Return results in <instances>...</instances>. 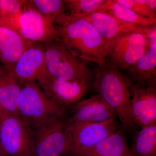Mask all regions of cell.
Listing matches in <instances>:
<instances>
[{
    "label": "cell",
    "instance_id": "obj_1",
    "mask_svg": "<svg viewBox=\"0 0 156 156\" xmlns=\"http://www.w3.org/2000/svg\"><path fill=\"white\" fill-rule=\"evenodd\" d=\"M59 41L81 61L103 64L108 59L107 42L87 19L66 12L54 22Z\"/></svg>",
    "mask_w": 156,
    "mask_h": 156
},
{
    "label": "cell",
    "instance_id": "obj_2",
    "mask_svg": "<svg viewBox=\"0 0 156 156\" xmlns=\"http://www.w3.org/2000/svg\"><path fill=\"white\" fill-rule=\"evenodd\" d=\"M92 87L97 94L113 110L125 131L136 130L130 110L131 94L126 76L108 58L93 71Z\"/></svg>",
    "mask_w": 156,
    "mask_h": 156
},
{
    "label": "cell",
    "instance_id": "obj_3",
    "mask_svg": "<svg viewBox=\"0 0 156 156\" xmlns=\"http://www.w3.org/2000/svg\"><path fill=\"white\" fill-rule=\"evenodd\" d=\"M0 24L12 29L29 41L45 44L59 40L54 23L32 8L27 1L17 14L1 17Z\"/></svg>",
    "mask_w": 156,
    "mask_h": 156
},
{
    "label": "cell",
    "instance_id": "obj_4",
    "mask_svg": "<svg viewBox=\"0 0 156 156\" xmlns=\"http://www.w3.org/2000/svg\"><path fill=\"white\" fill-rule=\"evenodd\" d=\"M45 63L50 75L63 80H78L92 84L93 71L58 41L44 44Z\"/></svg>",
    "mask_w": 156,
    "mask_h": 156
},
{
    "label": "cell",
    "instance_id": "obj_5",
    "mask_svg": "<svg viewBox=\"0 0 156 156\" xmlns=\"http://www.w3.org/2000/svg\"><path fill=\"white\" fill-rule=\"evenodd\" d=\"M66 113V108L50 99L37 82L21 86L17 114L33 128L50 117Z\"/></svg>",
    "mask_w": 156,
    "mask_h": 156
},
{
    "label": "cell",
    "instance_id": "obj_6",
    "mask_svg": "<svg viewBox=\"0 0 156 156\" xmlns=\"http://www.w3.org/2000/svg\"><path fill=\"white\" fill-rule=\"evenodd\" d=\"M69 124L67 112L50 117L34 128V156L67 154Z\"/></svg>",
    "mask_w": 156,
    "mask_h": 156
},
{
    "label": "cell",
    "instance_id": "obj_7",
    "mask_svg": "<svg viewBox=\"0 0 156 156\" xmlns=\"http://www.w3.org/2000/svg\"><path fill=\"white\" fill-rule=\"evenodd\" d=\"M34 131L17 113L5 112L0 118V144L8 156H34Z\"/></svg>",
    "mask_w": 156,
    "mask_h": 156
},
{
    "label": "cell",
    "instance_id": "obj_8",
    "mask_svg": "<svg viewBox=\"0 0 156 156\" xmlns=\"http://www.w3.org/2000/svg\"><path fill=\"white\" fill-rule=\"evenodd\" d=\"M116 118L100 123L71 122L68 128L69 156L80 154L97 144L119 129Z\"/></svg>",
    "mask_w": 156,
    "mask_h": 156
},
{
    "label": "cell",
    "instance_id": "obj_9",
    "mask_svg": "<svg viewBox=\"0 0 156 156\" xmlns=\"http://www.w3.org/2000/svg\"><path fill=\"white\" fill-rule=\"evenodd\" d=\"M148 37L138 33H128L107 43L108 58L119 69L126 70L138 61L149 47Z\"/></svg>",
    "mask_w": 156,
    "mask_h": 156
},
{
    "label": "cell",
    "instance_id": "obj_10",
    "mask_svg": "<svg viewBox=\"0 0 156 156\" xmlns=\"http://www.w3.org/2000/svg\"><path fill=\"white\" fill-rule=\"evenodd\" d=\"M37 83L50 99L66 109L80 101L92 87V84L85 81L55 79L47 70Z\"/></svg>",
    "mask_w": 156,
    "mask_h": 156
},
{
    "label": "cell",
    "instance_id": "obj_11",
    "mask_svg": "<svg viewBox=\"0 0 156 156\" xmlns=\"http://www.w3.org/2000/svg\"><path fill=\"white\" fill-rule=\"evenodd\" d=\"M126 77L131 94L130 110L134 125L142 128L156 124V86H141Z\"/></svg>",
    "mask_w": 156,
    "mask_h": 156
},
{
    "label": "cell",
    "instance_id": "obj_12",
    "mask_svg": "<svg viewBox=\"0 0 156 156\" xmlns=\"http://www.w3.org/2000/svg\"><path fill=\"white\" fill-rule=\"evenodd\" d=\"M5 66L12 73L20 86L37 82L47 71L44 44L33 43L15 63Z\"/></svg>",
    "mask_w": 156,
    "mask_h": 156
},
{
    "label": "cell",
    "instance_id": "obj_13",
    "mask_svg": "<svg viewBox=\"0 0 156 156\" xmlns=\"http://www.w3.org/2000/svg\"><path fill=\"white\" fill-rule=\"evenodd\" d=\"M79 16L91 23L107 43L117 36L128 33H138L149 37L156 31V25L142 26L124 22L108 11Z\"/></svg>",
    "mask_w": 156,
    "mask_h": 156
},
{
    "label": "cell",
    "instance_id": "obj_14",
    "mask_svg": "<svg viewBox=\"0 0 156 156\" xmlns=\"http://www.w3.org/2000/svg\"><path fill=\"white\" fill-rule=\"evenodd\" d=\"M66 109L71 122L100 123L117 117L113 110L98 94L80 101Z\"/></svg>",
    "mask_w": 156,
    "mask_h": 156
},
{
    "label": "cell",
    "instance_id": "obj_15",
    "mask_svg": "<svg viewBox=\"0 0 156 156\" xmlns=\"http://www.w3.org/2000/svg\"><path fill=\"white\" fill-rule=\"evenodd\" d=\"M145 54L126 69L128 79L143 86H156V40L150 41Z\"/></svg>",
    "mask_w": 156,
    "mask_h": 156
},
{
    "label": "cell",
    "instance_id": "obj_16",
    "mask_svg": "<svg viewBox=\"0 0 156 156\" xmlns=\"http://www.w3.org/2000/svg\"><path fill=\"white\" fill-rule=\"evenodd\" d=\"M33 43L12 29L0 24V63L6 66L12 65Z\"/></svg>",
    "mask_w": 156,
    "mask_h": 156
},
{
    "label": "cell",
    "instance_id": "obj_17",
    "mask_svg": "<svg viewBox=\"0 0 156 156\" xmlns=\"http://www.w3.org/2000/svg\"><path fill=\"white\" fill-rule=\"evenodd\" d=\"M124 131L119 128L78 156H132Z\"/></svg>",
    "mask_w": 156,
    "mask_h": 156
},
{
    "label": "cell",
    "instance_id": "obj_18",
    "mask_svg": "<svg viewBox=\"0 0 156 156\" xmlns=\"http://www.w3.org/2000/svg\"><path fill=\"white\" fill-rule=\"evenodd\" d=\"M21 88L8 68L0 63V105L5 111L17 113Z\"/></svg>",
    "mask_w": 156,
    "mask_h": 156
},
{
    "label": "cell",
    "instance_id": "obj_19",
    "mask_svg": "<svg viewBox=\"0 0 156 156\" xmlns=\"http://www.w3.org/2000/svg\"><path fill=\"white\" fill-rule=\"evenodd\" d=\"M130 149L132 156H156V124L136 132Z\"/></svg>",
    "mask_w": 156,
    "mask_h": 156
},
{
    "label": "cell",
    "instance_id": "obj_20",
    "mask_svg": "<svg viewBox=\"0 0 156 156\" xmlns=\"http://www.w3.org/2000/svg\"><path fill=\"white\" fill-rule=\"evenodd\" d=\"M69 14L83 16L108 11L109 0H64Z\"/></svg>",
    "mask_w": 156,
    "mask_h": 156
},
{
    "label": "cell",
    "instance_id": "obj_21",
    "mask_svg": "<svg viewBox=\"0 0 156 156\" xmlns=\"http://www.w3.org/2000/svg\"><path fill=\"white\" fill-rule=\"evenodd\" d=\"M28 5L43 17L54 23L57 17L66 13L62 0H27Z\"/></svg>",
    "mask_w": 156,
    "mask_h": 156
},
{
    "label": "cell",
    "instance_id": "obj_22",
    "mask_svg": "<svg viewBox=\"0 0 156 156\" xmlns=\"http://www.w3.org/2000/svg\"><path fill=\"white\" fill-rule=\"evenodd\" d=\"M108 11L124 22L142 26L156 25V20L140 16L131 9L116 2L115 0H109Z\"/></svg>",
    "mask_w": 156,
    "mask_h": 156
},
{
    "label": "cell",
    "instance_id": "obj_23",
    "mask_svg": "<svg viewBox=\"0 0 156 156\" xmlns=\"http://www.w3.org/2000/svg\"><path fill=\"white\" fill-rule=\"evenodd\" d=\"M115 1L122 5L131 9L140 16L156 20V14L149 9L147 0H115Z\"/></svg>",
    "mask_w": 156,
    "mask_h": 156
},
{
    "label": "cell",
    "instance_id": "obj_24",
    "mask_svg": "<svg viewBox=\"0 0 156 156\" xmlns=\"http://www.w3.org/2000/svg\"><path fill=\"white\" fill-rule=\"evenodd\" d=\"M25 2V0H0V18L17 14Z\"/></svg>",
    "mask_w": 156,
    "mask_h": 156
},
{
    "label": "cell",
    "instance_id": "obj_25",
    "mask_svg": "<svg viewBox=\"0 0 156 156\" xmlns=\"http://www.w3.org/2000/svg\"><path fill=\"white\" fill-rule=\"evenodd\" d=\"M147 3L149 9L152 12L156 14V0H147Z\"/></svg>",
    "mask_w": 156,
    "mask_h": 156
},
{
    "label": "cell",
    "instance_id": "obj_26",
    "mask_svg": "<svg viewBox=\"0 0 156 156\" xmlns=\"http://www.w3.org/2000/svg\"><path fill=\"white\" fill-rule=\"evenodd\" d=\"M5 111L4 110V109L2 107V106L0 105V118L4 114V113L5 112Z\"/></svg>",
    "mask_w": 156,
    "mask_h": 156
},
{
    "label": "cell",
    "instance_id": "obj_27",
    "mask_svg": "<svg viewBox=\"0 0 156 156\" xmlns=\"http://www.w3.org/2000/svg\"><path fill=\"white\" fill-rule=\"evenodd\" d=\"M0 156H8L5 154H4L2 152L0 151Z\"/></svg>",
    "mask_w": 156,
    "mask_h": 156
},
{
    "label": "cell",
    "instance_id": "obj_28",
    "mask_svg": "<svg viewBox=\"0 0 156 156\" xmlns=\"http://www.w3.org/2000/svg\"><path fill=\"white\" fill-rule=\"evenodd\" d=\"M0 151L2 152H3L2 151V148H1V144H0Z\"/></svg>",
    "mask_w": 156,
    "mask_h": 156
},
{
    "label": "cell",
    "instance_id": "obj_29",
    "mask_svg": "<svg viewBox=\"0 0 156 156\" xmlns=\"http://www.w3.org/2000/svg\"><path fill=\"white\" fill-rule=\"evenodd\" d=\"M0 16H1V15H0Z\"/></svg>",
    "mask_w": 156,
    "mask_h": 156
}]
</instances>
